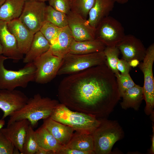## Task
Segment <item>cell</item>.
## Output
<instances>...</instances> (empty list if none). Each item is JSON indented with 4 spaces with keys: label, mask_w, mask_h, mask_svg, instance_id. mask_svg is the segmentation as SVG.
Returning <instances> with one entry per match:
<instances>
[{
    "label": "cell",
    "mask_w": 154,
    "mask_h": 154,
    "mask_svg": "<svg viewBox=\"0 0 154 154\" xmlns=\"http://www.w3.org/2000/svg\"><path fill=\"white\" fill-rule=\"evenodd\" d=\"M106 46L96 39L82 41L73 40L69 53L74 54H86L103 51Z\"/></svg>",
    "instance_id": "7402d4cb"
},
{
    "label": "cell",
    "mask_w": 154,
    "mask_h": 154,
    "mask_svg": "<svg viewBox=\"0 0 154 154\" xmlns=\"http://www.w3.org/2000/svg\"><path fill=\"white\" fill-rule=\"evenodd\" d=\"M100 122L92 133L95 154H108L118 141L123 137L121 126L116 121L100 119Z\"/></svg>",
    "instance_id": "277c9868"
},
{
    "label": "cell",
    "mask_w": 154,
    "mask_h": 154,
    "mask_svg": "<svg viewBox=\"0 0 154 154\" xmlns=\"http://www.w3.org/2000/svg\"><path fill=\"white\" fill-rule=\"evenodd\" d=\"M116 2L120 4H124L127 3L128 0H114Z\"/></svg>",
    "instance_id": "f35d334b"
},
{
    "label": "cell",
    "mask_w": 154,
    "mask_h": 154,
    "mask_svg": "<svg viewBox=\"0 0 154 154\" xmlns=\"http://www.w3.org/2000/svg\"><path fill=\"white\" fill-rule=\"evenodd\" d=\"M45 19L46 21L60 28L68 26L67 15L56 10L49 5H47L46 8Z\"/></svg>",
    "instance_id": "484cf974"
},
{
    "label": "cell",
    "mask_w": 154,
    "mask_h": 154,
    "mask_svg": "<svg viewBox=\"0 0 154 154\" xmlns=\"http://www.w3.org/2000/svg\"><path fill=\"white\" fill-rule=\"evenodd\" d=\"M115 2L114 0H95L94 6L89 12L87 19L89 24L95 28L103 19L109 16Z\"/></svg>",
    "instance_id": "ac0fdd59"
},
{
    "label": "cell",
    "mask_w": 154,
    "mask_h": 154,
    "mask_svg": "<svg viewBox=\"0 0 154 154\" xmlns=\"http://www.w3.org/2000/svg\"><path fill=\"white\" fill-rule=\"evenodd\" d=\"M7 25L9 30L15 37L20 51L25 54L29 48L34 34L19 18L7 22Z\"/></svg>",
    "instance_id": "2e32d148"
},
{
    "label": "cell",
    "mask_w": 154,
    "mask_h": 154,
    "mask_svg": "<svg viewBox=\"0 0 154 154\" xmlns=\"http://www.w3.org/2000/svg\"><path fill=\"white\" fill-rule=\"evenodd\" d=\"M50 118L73 129L75 131L92 134L99 125L100 119L82 112L73 111L59 103Z\"/></svg>",
    "instance_id": "3957f363"
},
{
    "label": "cell",
    "mask_w": 154,
    "mask_h": 154,
    "mask_svg": "<svg viewBox=\"0 0 154 154\" xmlns=\"http://www.w3.org/2000/svg\"><path fill=\"white\" fill-rule=\"evenodd\" d=\"M27 0H5L0 7V20L8 22L18 18Z\"/></svg>",
    "instance_id": "cb8c5ba5"
},
{
    "label": "cell",
    "mask_w": 154,
    "mask_h": 154,
    "mask_svg": "<svg viewBox=\"0 0 154 154\" xmlns=\"http://www.w3.org/2000/svg\"><path fill=\"white\" fill-rule=\"evenodd\" d=\"M49 5L66 14L71 11V0H48Z\"/></svg>",
    "instance_id": "1f68e13d"
},
{
    "label": "cell",
    "mask_w": 154,
    "mask_h": 154,
    "mask_svg": "<svg viewBox=\"0 0 154 154\" xmlns=\"http://www.w3.org/2000/svg\"><path fill=\"white\" fill-rule=\"evenodd\" d=\"M15 147L0 130V154H13Z\"/></svg>",
    "instance_id": "d6a6232c"
},
{
    "label": "cell",
    "mask_w": 154,
    "mask_h": 154,
    "mask_svg": "<svg viewBox=\"0 0 154 154\" xmlns=\"http://www.w3.org/2000/svg\"><path fill=\"white\" fill-rule=\"evenodd\" d=\"M58 96L69 109L98 119L106 118L121 98L115 74L106 64L65 77Z\"/></svg>",
    "instance_id": "6da1fadb"
},
{
    "label": "cell",
    "mask_w": 154,
    "mask_h": 154,
    "mask_svg": "<svg viewBox=\"0 0 154 154\" xmlns=\"http://www.w3.org/2000/svg\"><path fill=\"white\" fill-rule=\"evenodd\" d=\"M5 0H0V7L3 4Z\"/></svg>",
    "instance_id": "b9f144b4"
},
{
    "label": "cell",
    "mask_w": 154,
    "mask_h": 154,
    "mask_svg": "<svg viewBox=\"0 0 154 154\" xmlns=\"http://www.w3.org/2000/svg\"><path fill=\"white\" fill-rule=\"evenodd\" d=\"M116 46L122 58L128 62L134 59L142 61L145 55L146 49L142 42L132 35H125Z\"/></svg>",
    "instance_id": "7c38bea8"
},
{
    "label": "cell",
    "mask_w": 154,
    "mask_h": 154,
    "mask_svg": "<svg viewBox=\"0 0 154 154\" xmlns=\"http://www.w3.org/2000/svg\"><path fill=\"white\" fill-rule=\"evenodd\" d=\"M117 67L118 71L121 72V74L123 75L129 74V72L131 69V66L129 62L123 58L118 59Z\"/></svg>",
    "instance_id": "836d02e7"
},
{
    "label": "cell",
    "mask_w": 154,
    "mask_h": 154,
    "mask_svg": "<svg viewBox=\"0 0 154 154\" xmlns=\"http://www.w3.org/2000/svg\"><path fill=\"white\" fill-rule=\"evenodd\" d=\"M3 54V48L0 42V55Z\"/></svg>",
    "instance_id": "60d3db41"
},
{
    "label": "cell",
    "mask_w": 154,
    "mask_h": 154,
    "mask_svg": "<svg viewBox=\"0 0 154 154\" xmlns=\"http://www.w3.org/2000/svg\"><path fill=\"white\" fill-rule=\"evenodd\" d=\"M59 103L55 99L42 97L37 93L29 98L25 105L10 116L7 124L16 121L27 119L33 128L38 121L50 116Z\"/></svg>",
    "instance_id": "7a4b0ae2"
},
{
    "label": "cell",
    "mask_w": 154,
    "mask_h": 154,
    "mask_svg": "<svg viewBox=\"0 0 154 154\" xmlns=\"http://www.w3.org/2000/svg\"><path fill=\"white\" fill-rule=\"evenodd\" d=\"M121 97L122 100L120 105L123 109L131 108L137 110L144 99L143 87L136 84L125 92Z\"/></svg>",
    "instance_id": "603a6c76"
},
{
    "label": "cell",
    "mask_w": 154,
    "mask_h": 154,
    "mask_svg": "<svg viewBox=\"0 0 154 154\" xmlns=\"http://www.w3.org/2000/svg\"><path fill=\"white\" fill-rule=\"evenodd\" d=\"M62 61L49 50L36 58L33 62L36 68L34 81L40 84L51 81L57 75Z\"/></svg>",
    "instance_id": "ba28073f"
},
{
    "label": "cell",
    "mask_w": 154,
    "mask_h": 154,
    "mask_svg": "<svg viewBox=\"0 0 154 154\" xmlns=\"http://www.w3.org/2000/svg\"><path fill=\"white\" fill-rule=\"evenodd\" d=\"M42 125L63 146L68 144L75 131L71 127L54 120L50 117L43 119Z\"/></svg>",
    "instance_id": "e0dca14e"
},
{
    "label": "cell",
    "mask_w": 154,
    "mask_h": 154,
    "mask_svg": "<svg viewBox=\"0 0 154 154\" xmlns=\"http://www.w3.org/2000/svg\"><path fill=\"white\" fill-rule=\"evenodd\" d=\"M138 66L143 73L144 82V99L146 103L144 111L148 115H154V78L153 67L154 61V44H151L146 49L145 55Z\"/></svg>",
    "instance_id": "52a82bcc"
},
{
    "label": "cell",
    "mask_w": 154,
    "mask_h": 154,
    "mask_svg": "<svg viewBox=\"0 0 154 154\" xmlns=\"http://www.w3.org/2000/svg\"><path fill=\"white\" fill-rule=\"evenodd\" d=\"M67 15L68 24L74 39L82 41L95 38V28L79 15L70 11Z\"/></svg>",
    "instance_id": "4fadbf2b"
},
{
    "label": "cell",
    "mask_w": 154,
    "mask_h": 154,
    "mask_svg": "<svg viewBox=\"0 0 154 154\" xmlns=\"http://www.w3.org/2000/svg\"><path fill=\"white\" fill-rule=\"evenodd\" d=\"M35 154H54L52 151H48L39 147Z\"/></svg>",
    "instance_id": "d590c367"
},
{
    "label": "cell",
    "mask_w": 154,
    "mask_h": 154,
    "mask_svg": "<svg viewBox=\"0 0 154 154\" xmlns=\"http://www.w3.org/2000/svg\"><path fill=\"white\" fill-rule=\"evenodd\" d=\"M8 58L0 55V90H12L18 87L25 88L34 81L35 67L33 62L26 64L17 70L7 69L4 62Z\"/></svg>",
    "instance_id": "5b68a950"
},
{
    "label": "cell",
    "mask_w": 154,
    "mask_h": 154,
    "mask_svg": "<svg viewBox=\"0 0 154 154\" xmlns=\"http://www.w3.org/2000/svg\"><path fill=\"white\" fill-rule=\"evenodd\" d=\"M153 125V133L151 137V145L150 150V153L152 154L154 153V125Z\"/></svg>",
    "instance_id": "8d00e7d4"
},
{
    "label": "cell",
    "mask_w": 154,
    "mask_h": 154,
    "mask_svg": "<svg viewBox=\"0 0 154 154\" xmlns=\"http://www.w3.org/2000/svg\"><path fill=\"white\" fill-rule=\"evenodd\" d=\"M74 40L72 33L67 26L61 28L56 42L50 46L49 50L54 55L62 59L69 53Z\"/></svg>",
    "instance_id": "d6986e66"
},
{
    "label": "cell",
    "mask_w": 154,
    "mask_h": 154,
    "mask_svg": "<svg viewBox=\"0 0 154 154\" xmlns=\"http://www.w3.org/2000/svg\"><path fill=\"white\" fill-rule=\"evenodd\" d=\"M30 124L28 119H23L13 122L0 130L20 154H23V145Z\"/></svg>",
    "instance_id": "5bb4252c"
},
{
    "label": "cell",
    "mask_w": 154,
    "mask_h": 154,
    "mask_svg": "<svg viewBox=\"0 0 154 154\" xmlns=\"http://www.w3.org/2000/svg\"><path fill=\"white\" fill-rule=\"evenodd\" d=\"M114 74L121 97L126 90L136 84L131 78L129 74L123 75L118 73Z\"/></svg>",
    "instance_id": "4dcf8cb0"
},
{
    "label": "cell",
    "mask_w": 154,
    "mask_h": 154,
    "mask_svg": "<svg viewBox=\"0 0 154 154\" xmlns=\"http://www.w3.org/2000/svg\"><path fill=\"white\" fill-rule=\"evenodd\" d=\"M35 134L39 147L54 154H57L63 146L42 125L35 131Z\"/></svg>",
    "instance_id": "44dd1931"
},
{
    "label": "cell",
    "mask_w": 154,
    "mask_h": 154,
    "mask_svg": "<svg viewBox=\"0 0 154 154\" xmlns=\"http://www.w3.org/2000/svg\"><path fill=\"white\" fill-rule=\"evenodd\" d=\"M57 154H95L93 152L84 151L63 146Z\"/></svg>",
    "instance_id": "e575fe53"
},
{
    "label": "cell",
    "mask_w": 154,
    "mask_h": 154,
    "mask_svg": "<svg viewBox=\"0 0 154 154\" xmlns=\"http://www.w3.org/2000/svg\"><path fill=\"white\" fill-rule=\"evenodd\" d=\"M125 35L124 28L121 23L110 16L103 19L95 28V38L106 46H116Z\"/></svg>",
    "instance_id": "9c48e42d"
},
{
    "label": "cell",
    "mask_w": 154,
    "mask_h": 154,
    "mask_svg": "<svg viewBox=\"0 0 154 154\" xmlns=\"http://www.w3.org/2000/svg\"><path fill=\"white\" fill-rule=\"evenodd\" d=\"M29 98L19 90H0V109L3 112L2 119L10 116L22 108Z\"/></svg>",
    "instance_id": "8fae6325"
},
{
    "label": "cell",
    "mask_w": 154,
    "mask_h": 154,
    "mask_svg": "<svg viewBox=\"0 0 154 154\" xmlns=\"http://www.w3.org/2000/svg\"><path fill=\"white\" fill-rule=\"evenodd\" d=\"M50 45L40 31L35 33L29 47L23 58V62H32L37 58L49 50Z\"/></svg>",
    "instance_id": "ffe728a7"
},
{
    "label": "cell",
    "mask_w": 154,
    "mask_h": 154,
    "mask_svg": "<svg viewBox=\"0 0 154 154\" xmlns=\"http://www.w3.org/2000/svg\"><path fill=\"white\" fill-rule=\"evenodd\" d=\"M36 0V1H43L45 2L46 1H48V0Z\"/></svg>",
    "instance_id": "7bdbcfd3"
},
{
    "label": "cell",
    "mask_w": 154,
    "mask_h": 154,
    "mask_svg": "<svg viewBox=\"0 0 154 154\" xmlns=\"http://www.w3.org/2000/svg\"><path fill=\"white\" fill-rule=\"evenodd\" d=\"M39 147L36 137L35 131L30 124L23 144V154H35Z\"/></svg>",
    "instance_id": "83f0119b"
},
{
    "label": "cell",
    "mask_w": 154,
    "mask_h": 154,
    "mask_svg": "<svg viewBox=\"0 0 154 154\" xmlns=\"http://www.w3.org/2000/svg\"><path fill=\"white\" fill-rule=\"evenodd\" d=\"M65 146L80 151L94 152L92 134L75 131L70 140Z\"/></svg>",
    "instance_id": "d4e9b609"
},
{
    "label": "cell",
    "mask_w": 154,
    "mask_h": 154,
    "mask_svg": "<svg viewBox=\"0 0 154 154\" xmlns=\"http://www.w3.org/2000/svg\"><path fill=\"white\" fill-rule=\"evenodd\" d=\"M106 62L104 51L86 54L68 53L62 58L57 75L76 73Z\"/></svg>",
    "instance_id": "8992f818"
},
{
    "label": "cell",
    "mask_w": 154,
    "mask_h": 154,
    "mask_svg": "<svg viewBox=\"0 0 154 154\" xmlns=\"http://www.w3.org/2000/svg\"><path fill=\"white\" fill-rule=\"evenodd\" d=\"M104 52L106 58V65L114 74L119 73L117 67L120 53L119 49L116 46H106Z\"/></svg>",
    "instance_id": "f1b7e54d"
},
{
    "label": "cell",
    "mask_w": 154,
    "mask_h": 154,
    "mask_svg": "<svg viewBox=\"0 0 154 154\" xmlns=\"http://www.w3.org/2000/svg\"><path fill=\"white\" fill-rule=\"evenodd\" d=\"M131 67H135L138 66L139 63V61L137 60H133L129 62Z\"/></svg>",
    "instance_id": "74e56055"
},
{
    "label": "cell",
    "mask_w": 154,
    "mask_h": 154,
    "mask_svg": "<svg viewBox=\"0 0 154 154\" xmlns=\"http://www.w3.org/2000/svg\"><path fill=\"white\" fill-rule=\"evenodd\" d=\"M5 124V121L4 119H0V130L3 128Z\"/></svg>",
    "instance_id": "ab89813d"
},
{
    "label": "cell",
    "mask_w": 154,
    "mask_h": 154,
    "mask_svg": "<svg viewBox=\"0 0 154 154\" xmlns=\"http://www.w3.org/2000/svg\"><path fill=\"white\" fill-rule=\"evenodd\" d=\"M61 29V28L45 21L39 31L51 46L56 42Z\"/></svg>",
    "instance_id": "f546056e"
},
{
    "label": "cell",
    "mask_w": 154,
    "mask_h": 154,
    "mask_svg": "<svg viewBox=\"0 0 154 154\" xmlns=\"http://www.w3.org/2000/svg\"><path fill=\"white\" fill-rule=\"evenodd\" d=\"M95 2V0H71V11L87 19L89 12Z\"/></svg>",
    "instance_id": "4316f807"
},
{
    "label": "cell",
    "mask_w": 154,
    "mask_h": 154,
    "mask_svg": "<svg viewBox=\"0 0 154 154\" xmlns=\"http://www.w3.org/2000/svg\"><path fill=\"white\" fill-rule=\"evenodd\" d=\"M7 23L0 20V42L3 48L2 55L17 62L23 59L24 54L20 51L15 37L8 29Z\"/></svg>",
    "instance_id": "9a60e30c"
},
{
    "label": "cell",
    "mask_w": 154,
    "mask_h": 154,
    "mask_svg": "<svg viewBox=\"0 0 154 154\" xmlns=\"http://www.w3.org/2000/svg\"><path fill=\"white\" fill-rule=\"evenodd\" d=\"M46 6L44 2L27 0L18 18L35 34L39 31L45 21V12Z\"/></svg>",
    "instance_id": "30bf717a"
}]
</instances>
